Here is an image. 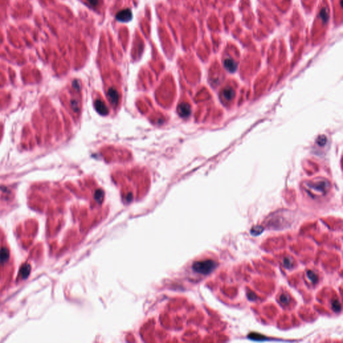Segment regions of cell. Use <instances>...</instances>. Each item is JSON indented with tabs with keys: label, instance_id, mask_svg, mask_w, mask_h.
I'll return each mask as SVG.
<instances>
[{
	"label": "cell",
	"instance_id": "15",
	"mask_svg": "<svg viewBox=\"0 0 343 343\" xmlns=\"http://www.w3.org/2000/svg\"><path fill=\"white\" fill-rule=\"evenodd\" d=\"M103 196H104L103 192L101 190H98L97 191H96L95 195H94V198H95L97 201L101 202L103 198Z\"/></svg>",
	"mask_w": 343,
	"mask_h": 343
},
{
	"label": "cell",
	"instance_id": "10",
	"mask_svg": "<svg viewBox=\"0 0 343 343\" xmlns=\"http://www.w3.org/2000/svg\"><path fill=\"white\" fill-rule=\"evenodd\" d=\"M279 302L284 305H288L290 302V296L288 294H283L279 296Z\"/></svg>",
	"mask_w": 343,
	"mask_h": 343
},
{
	"label": "cell",
	"instance_id": "17",
	"mask_svg": "<svg viewBox=\"0 0 343 343\" xmlns=\"http://www.w3.org/2000/svg\"><path fill=\"white\" fill-rule=\"evenodd\" d=\"M87 1L92 6H96L99 4V0H87Z\"/></svg>",
	"mask_w": 343,
	"mask_h": 343
},
{
	"label": "cell",
	"instance_id": "4",
	"mask_svg": "<svg viewBox=\"0 0 343 343\" xmlns=\"http://www.w3.org/2000/svg\"><path fill=\"white\" fill-rule=\"evenodd\" d=\"M178 113L182 117H188L191 113L190 107L186 103H181L178 107Z\"/></svg>",
	"mask_w": 343,
	"mask_h": 343
},
{
	"label": "cell",
	"instance_id": "11",
	"mask_svg": "<svg viewBox=\"0 0 343 343\" xmlns=\"http://www.w3.org/2000/svg\"><path fill=\"white\" fill-rule=\"evenodd\" d=\"M263 231V228L261 226H256L253 227L251 231V233L252 235L257 236L260 235Z\"/></svg>",
	"mask_w": 343,
	"mask_h": 343
},
{
	"label": "cell",
	"instance_id": "6",
	"mask_svg": "<svg viewBox=\"0 0 343 343\" xmlns=\"http://www.w3.org/2000/svg\"><path fill=\"white\" fill-rule=\"evenodd\" d=\"M224 66L228 71L234 73L237 70V64L233 59L227 58L224 61Z\"/></svg>",
	"mask_w": 343,
	"mask_h": 343
},
{
	"label": "cell",
	"instance_id": "1",
	"mask_svg": "<svg viewBox=\"0 0 343 343\" xmlns=\"http://www.w3.org/2000/svg\"><path fill=\"white\" fill-rule=\"evenodd\" d=\"M218 266V263L212 259L196 261L192 265V269L195 272L203 275H208L213 272Z\"/></svg>",
	"mask_w": 343,
	"mask_h": 343
},
{
	"label": "cell",
	"instance_id": "7",
	"mask_svg": "<svg viewBox=\"0 0 343 343\" xmlns=\"http://www.w3.org/2000/svg\"><path fill=\"white\" fill-rule=\"evenodd\" d=\"M223 96L227 100H231L235 97V91L231 88H227L223 91Z\"/></svg>",
	"mask_w": 343,
	"mask_h": 343
},
{
	"label": "cell",
	"instance_id": "3",
	"mask_svg": "<svg viewBox=\"0 0 343 343\" xmlns=\"http://www.w3.org/2000/svg\"><path fill=\"white\" fill-rule=\"evenodd\" d=\"M94 107L99 114L102 116H106L109 113L108 108L104 103L101 100H96L94 102Z\"/></svg>",
	"mask_w": 343,
	"mask_h": 343
},
{
	"label": "cell",
	"instance_id": "14",
	"mask_svg": "<svg viewBox=\"0 0 343 343\" xmlns=\"http://www.w3.org/2000/svg\"><path fill=\"white\" fill-rule=\"evenodd\" d=\"M332 309L335 312H340V310H341V305H340L339 301L337 300L332 301Z\"/></svg>",
	"mask_w": 343,
	"mask_h": 343
},
{
	"label": "cell",
	"instance_id": "5",
	"mask_svg": "<svg viewBox=\"0 0 343 343\" xmlns=\"http://www.w3.org/2000/svg\"><path fill=\"white\" fill-rule=\"evenodd\" d=\"M107 96L113 105H116L117 104L119 101V94L116 89H114L113 88L110 89L108 91Z\"/></svg>",
	"mask_w": 343,
	"mask_h": 343
},
{
	"label": "cell",
	"instance_id": "2",
	"mask_svg": "<svg viewBox=\"0 0 343 343\" xmlns=\"http://www.w3.org/2000/svg\"><path fill=\"white\" fill-rule=\"evenodd\" d=\"M132 18V12L130 9H125L120 11L116 15V19L121 22H130Z\"/></svg>",
	"mask_w": 343,
	"mask_h": 343
},
{
	"label": "cell",
	"instance_id": "9",
	"mask_svg": "<svg viewBox=\"0 0 343 343\" xmlns=\"http://www.w3.org/2000/svg\"><path fill=\"white\" fill-rule=\"evenodd\" d=\"M9 257V252L6 248H2L0 250V262L6 261Z\"/></svg>",
	"mask_w": 343,
	"mask_h": 343
},
{
	"label": "cell",
	"instance_id": "16",
	"mask_svg": "<svg viewBox=\"0 0 343 343\" xmlns=\"http://www.w3.org/2000/svg\"><path fill=\"white\" fill-rule=\"evenodd\" d=\"M320 16L322 20H323L324 22H326L327 20L328 19V12H327L325 8L322 9V10L320 11Z\"/></svg>",
	"mask_w": 343,
	"mask_h": 343
},
{
	"label": "cell",
	"instance_id": "12",
	"mask_svg": "<svg viewBox=\"0 0 343 343\" xmlns=\"http://www.w3.org/2000/svg\"><path fill=\"white\" fill-rule=\"evenodd\" d=\"M30 272V266L28 265H25L22 268V275L24 278L28 277Z\"/></svg>",
	"mask_w": 343,
	"mask_h": 343
},
{
	"label": "cell",
	"instance_id": "13",
	"mask_svg": "<svg viewBox=\"0 0 343 343\" xmlns=\"http://www.w3.org/2000/svg\"><path fill=\"white\" fill-rule=\"evenodd\" d=\"M284 266L286 269H290L293 267V262L292 261V259L289 258V257H286L283 260Z\"/></svg>",
	"mask_w": 343,
	"mask_h": 343
},
{
	"label": "cell",
	"instance_id": "8",
	"mask_svg": "<svg viewBox=\"0 0 343 343\" xmlns=\"http://www.w3.org/2000/svg\"><path fill=\"white\" fill-rule=\"evenodd\" d=\"M306 275H307V277H308V278L310 279L312 283H313V284L316 283L317 281H318V276L315 274L314 272H313V271L308 270V272H306Z\"/></svg>",
	"mask_w": 343,
	"mask_h": 343
}]
</instances>
